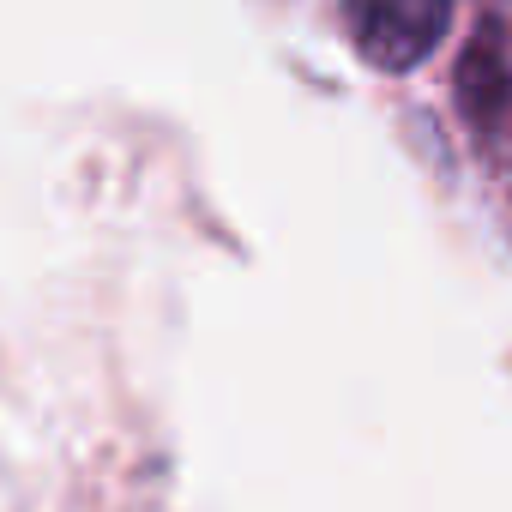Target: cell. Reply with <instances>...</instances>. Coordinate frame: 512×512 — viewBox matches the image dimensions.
I'll return each instance as SVG.
<instances>
[{"label":"cell","instance_id":"cell-1","mask_svg":"<svg viewBox=\"0 0 512 512\" xmlns=\"http://www.w3.org/2000/svg\"><path fill=\"white\" fill-rule=\"evenodd\" d=\"M344 25L368 67L410 73L440 49L452 25V0H344Z\"/></svg>","mask_w":512,"mask_h":512}]
</instances>
